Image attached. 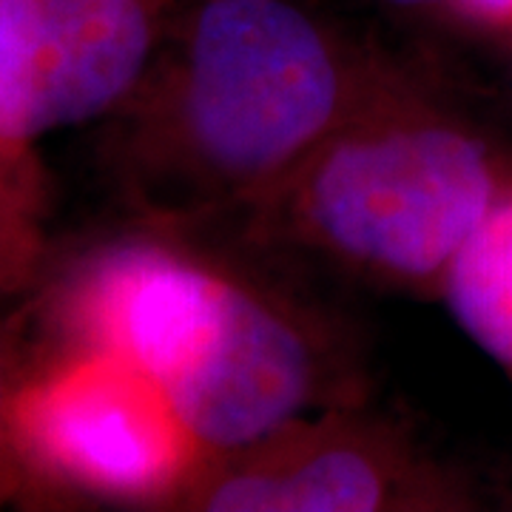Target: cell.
<instances>
[{
	"label": "cell",
	"instance_id": "obj_2",
	"mask_svg": "<svg viewBox=\"0 0 512 512\" xmlns=\"http://www.w3.org/2000/svg\"><path fill=\"white\" fill-rule=\"evenodd\" d=\"M296 234L359 274L396 285L444 279L498 200L473 134L419 111H356L268 197Z\"/></svg>",
	"mask_w": 512,
	"mask_h": 512
},
{
	"label": "cell",
	"instance_id": "obj_9",
	"mask_svg": "<svg viewBox=\"0 0 512 512\" xmlns=\"http://www.w3.org/2000/svg\"><path fill=\"white\" fill-rule=\"evenodd\" d=\"M32 251V225L26 211V180L20 154L0 148V282L23 274Z\"/></svg>",
	"mask_w": 512,
	"mask_h": 512
},
{
	"label": "cell",
	"instance_id": "obj_5",
	"mask_svg": "<svg viewBox=\"0 0 512 512\" xmlns=\"http://www.w3.org/2000/svg\"><path fill=\"white\" fill-rule=\"evenodd\" d=\"M316 382L319 365L299 325L231 282L220 328L165 396L205 456H231L291 427Z\"/></svg>",
	"mask_w": 512,
	"mask_h": 512
},
{
	"label": "cell",
	"instance_id": "obj_10",
	"mask_svg": "<svg viewBox=\"0 0 512 512\" xmlns=\"http://www.w3.org/2000/svg\"><path fill=\"white\" fill-rule=\"evenodd\" d=\"M12 410L6 404V382H3V356H0V498L15 484V458H12Z\"/></svg>",
	"mask_w": 512,
	"mask_h": 512
},
{
	"label": "cell",
	"instance_id": "obj_11",
	"mask_svg": "<svg viewBox=\"0 0 512 512\" xmlns=\"http://www.w3.org/2000/svg\"><path fill=\"white\" fill-rule=\"evenodd\" d=\"M467 18L487 26H512V0H456Z\"/></svg>",
	"mask_w": 512,
	"mask_h": 512
},
{
	"label": "cell",
	"instance_id": "obj_8",
	"mask_svg": "<svg viewBox=\"0 0 512 512\" xmlns=\"http://www.w3.org/2000/svg\"><path fill=\"white\" fill-rule=\"evenodd\" d=\"M441 282L461 328L512 370V191L498 194Z\"/></svg>",
	"mask_w": 512,
	"mask_h": 512
},
{
	"label": "cell",
	"instance_id": "obj_12",
	"mask_svg": "<svg viewBox=\"0 0 512 512\" xmlns=\"http://www.w3.org/2000/svg\"><path fill=\"white\" fill-rule=\"evenodd\" d=\"M390 3H399V6H421V3H433V0H390Z\"/></svg>",
	"mask_w": 512,
	"mask_h": 512
},
{
	"label": "cell",
	"instance_id": "obj_7",
	"mask_svg": "<svg viewBox=\"0 0 512 512\" xmlns=\"http://www.w3.org/2000/svg\"><path fill=\"white\" fill-rule=\"evenodd\" d=\"M202 473L188 501L211 512H370L407 498L379 441L345 430H279Z\"/></svg>",
	"mask_w": 512,
	"mask_h": 512
},
{
	"label": "cell",
	"instance_id": "obj_13",
	"mask_svg": "<svg viewBox=\"0 0 512 512\" xmlns=\"http://www.w3.org/2000/svg\"><path fill=\"white\" fill-rule=\"evenodd\" d=\"M3 9H6V0H0V15H3Z\"/></svg>",
	"mask_w": 512,
	"mask_h": 512
},
{
	"label": "cell",
	"instance_id": "obj_1",
	"mask_svg": "<svg viewBox=\"0 0 512 512\" xmlns=\"http://www.w3.org/2000/svg\"><path fill=\"white\" fill-rule=\"evenodd\" d=\"M362 109L356 74L288 0H208L163 92V154L202 200L268 197Z\"/></svg>",
	"mask_w": 512,
	"mask_h": 512
},
{
	"label": "cell",
	"instance_id": "obj_6",
	"mask_svg": "<svg viewBox=\"0 0 512 512\" xmlns=\"http://www.w3.org/2000/svg\"><path fill=\"white\" fill-rule=\"evenodd\" d=\"M231 282L163 245H120L80 279L74 328L83 350L109 353L165 390L208 348Z\"/></svg>",
	"mask_w": 512,
	"mask_h": 512
},
{
	"label": "cell",
	"instance_id": "obj_4",
	"mask_svg": "<svg viewBox=\"0 0 512 512\" xmlns=\"http://www.w3.org/2000/svg\"><path fill=\"white\" fill-rule=\"evenodd\" d=\"M146 0H6L0 15V148L23 154L57 128L114 109L148 69Z\"/></svg>",
	"mask_w": 512,
	"mask_h": 512
},
{
	"label": "cell",
	"instance_id": "obj_3",
	"mask_svg": "<svg viewBox=\"0 0 512 512\" xmlns=\"http://www.w3.org/2000/svg\"><path fill=\"white\" fill-rule=\"evenodd\" d=\"M15 433L60 478L126 501L185 493L205 450L165 390L109 353L83 350L12 404Z\"/></svg>",
	"mask_w": 512,
	"mask_h": 512
}]
</instances>
